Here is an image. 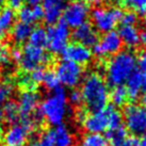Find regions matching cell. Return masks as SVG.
I'll return each instance as SVG.
<instances>
[{"label": "cell", "instance_id": "obj_43", "mask_svg": "<svg viewBox=\"0 0 146 146\" xmlns=\"http://www.w3.org/2000/svg\"><path fill=\"white\" fill-rule=\"evenodd\" d=\"M82 1L88 4V5H90V4H97L99 2V0H82Z\"/></svg>", "mask_w": 146, "mask_h": 146}, {"label": "cell", "instance_id": "obj_48", "mask_svg": "<svg viewBox=\"0 0 146 146\" xmlns=\"http://www.w3.org/2000/svg\"><path fill=\"white\" fill-rule=\"evenodd\" d=\"M4 2H5V0H0V8H1L2 5H3Z\"/></svg>", "mask_w": 146, "mask_h": 146}, {"label": "cell", "instance_id": "obj_6", "mask_svg": "<svg viewBox=\"0 0 146 146\" xmlns=\"http://www.w3.org/2000/svg\"><path fill=\"white\" fill-rule=\"evenodd\" d=\"M48 62L49 54L45 51L44 48L27 44L21 50L19 65L27 73H30L37 68H43V66H45Z\"/></svg>", "mask_w": 146, "mask_h": 146}, {"label": "cell", "instance_id": "obj_29", "mask_svg": "<svg viewBox=\"0 0 146 146\" xmlns=\"http://www.w3.org/2000/svg\"><path fill=\"white\" fill-rule=\"evenodd\" d=\"M42 83L44 84L46 89L50 90V91H54L58 88H60V82H59L57 75L54 72H51V70H45Z\"/></svg>", "mask_w": 146, "mask_h": 146}, {"label": "cell", "instance_id": "obj_19", "mask_svg": "<svg viewBox=\"0 0 146 146\" xmlns=\"http://www.w3.org/2000/svg\"><path fill=\"white\" fill-rule=\"evenodd\" d=\"M118 35L122 40L123 44L129 48H134L140 44V32L135 26L122 25L118 29Z\"/></svg>", "mask_w": 146, "mask_h": 146}, {"label": "cell", "instance_id": "obj_35", "mask_svg": "<svg viewBox=\"0 0 146 146\" xmlns=\"http://www.w3.org/2000/svg\"><path fill=\"white\" fill-rule=\"evenodd\" d=\"M67 99L69 100V102L74 106H79L82 102V95L80 93V91L78 90H73L70 93H69V96L67 97Z\"/></svg>", "mask_w": 146, "mask_h": 146}, {"label": "cell", "instance_id": "obj_14", "mask_svg": "<svg viewBox=\"0 0 146 146\" xmlns=\"http://www.w3.org/2000/svg\"><path fill=\"white\" fill-rule=\"evenodd\" d=\"M126 83V92L130 100H137L146 93V73L142 70H134Z\"/></svg>", "mask_w": 146, "mask_h": 146}, {"label": "cell", "instance_id": "obj_41", "mask_svg": "<svg viewBox=\"0 0 146 146\" xmlns=\"http://www.w3.org/2000/svg\"><path fill=\"white\" fill-rule=\"evenodd\" d=\"M140 43L146 46V29L140 33Z\"/></svg>", "mask_w": 146, "mask_h": 146}, {"label": "cell", "instance_id": "obj_8", "mask_svg": "<svg viewBox=\"0 0 146 146\" xmlns=\"http://www.w3.org/2000/svg\"><path fill=\"white\" fill-rule=\"evenodd\" d=\"M69 37L70 32L68 27L63 21L56 23L47 30V47L54 54H61L68 45Z\"/></svg>", "mask_w": 146, "mask_h": 146}, {"label": "cell", "instance_id": "obj_33", "mask_svg": "<svg viewBox=\"0 0 146 146\" xmlns=\"http://www.w3.org/2000/svg\"><path fill=\"white\" fill-rule=\"evenodd\" d=\"M121 21H122V25H131V26H134V25L137 24V21H138V15L135 13L129 11V12L123 14Z\"/></svg>", "mask_w": 146, "mask_h": 146}, {"label": "cell", "instance_id": "obj_5", "mask_svg": "<svg viewBox=\"0 0 146 146\" xmlns=\"http://www.w3.org/2000/svg\"><path fill=\"white\" fill-rule=\"evenodd\" d=\"M123 14V11L118 8H95L91 13L93 27L102 33L113 31L122 19Z\"/></svg>", "mask_w": 146, "mask_h": 146}, {"label": "cell", "instance_id": "obj_31", "mask_svg": "<svg viewBox=\"0 0 146 146\" xmlns=\"http://www.w3.org/2000/svg\"><path fill=\"white\" fill-rule=\"evenodd\" d=\"M31 146H53L48 131H46V132L42 134L37 140H35V141L31 144Z\"/></svg>", "mask_w": 146, "mask_h": 146}, {"label": "cell", "instance_id": "obj_1", "mask_svg": "<svg viewBox=\"0 0 146 146\" xmlns=\"http://www.w3.org/2000/svg\"><path fill=\"white\" fill-rule=\"evenodd\" d=\"M80 93L82 102L92 112L107 107L110 94L109 88L107 82L98 74L91 73L84 78Z\"/></svg>", "mask_w": 146, "mask_h": 146}, {"label": "cell", "instance_id": "obj_49", "mask_svg": "<svg viewBox=\"0 0 146 146\" xmlns=\"http://www.w3.org/2000/svg\"><path fill=\"white\" fill-rule=\"evenodd\" d=\"M144 25L146 26V14L144 15Z\"/></svg>", "mask_w": 146, "mask_h": 146}, {"label": "cell", "instance_id": "obj_2", "mask_svg": "<svg viewBox=\"0 0 146 146\" xmlns=\"http://www.w3.org/2000/svg\"><path fill=\"white\" fill-rule=\"evenodd\" d=\"M137 57L132 51H119L111 57L107 67L106 76L110 85L118 86L125 83L137 68Z\"/></svg>", "mask_w": 146, "mask_h": 146}, {"label": "cell", "instance_id": "obj_10", "mask_svg": "<svg viewBox=\"0 0 146 146\" xmlns=\"http://www.w3.org/2000/svg\"><path fill=\"white\" fill-rule=\"evenodd\" d=\"M126 129L129 132L140 137L146 134V112L138 105L127 106L124 110Z\"/></svg>", "mask_w": 146, "mask_h": 146}, {"label": "cell", "instance_id": "obj_28", "mask_svg": "<svg viewBox=\"0 0 146 146\" xmlns=\"http://www.w3.org/2000/svg\"><path fill=\"white\" fill-rule=\"evenodd\" d=\"M123 5L135 14H146V0H122Z\"/></svg>", "mask_w": 146, "mask_h": 146}, {"label": "cell", "instance_id": "obj_38", "mask_svg": "<svg viewBox=\"0 0 146 146\" xmlns=\"http://www.w3.org/2000/svg\"><path fill=\"white\" fill-rule=\"evenodd\" d=\"M119 146H140V141L135 137H129Z\"/></svg>", "mask_w": 146, "mask_h": 146}, {"label": "cell", "instance_id": "obj_47", "mask_svg": "<svg viewBox=\"0 0 146 146\" xmlns=\"http://www.w3.org/2000/svg\"><path fill=\"white\" fill-rule=\"evenodd\" d=\"M2 117V106L0 104V118Z\"/></svg>", "mask_w": 146, "mask_h": 146}, {"label": "cell", "instance_id": "obj_46", "mask_svg": "<svg viewBox=\"0 0 146 146\" xmlns=\"http://www.w3.org/2000/svg\"><path fill=\"white\" fill-rule=\"evenodd\" d=\"M3 138V127L1 125V123H0V140Z\"/></svg>", "mask_w": 146, "mask_h": 146}, {"label": "cell", "instance_id": "obj_18", "mask_svg": "<svg viewBox=\"0 0 146 146\" xmlns=\"http://www.w3.org/2000/svg\"><path fill=\"white\" fill-rule=\"evenodd\" d=\"M53 146H73L74 137L64 125L56 126L53 129L48 130Z\"/></svg>", "mask_w": 146, "mask_h": 146}, {"label": "cell", "instance_id": "obj_11", "mask_svg": "<svg viewBox=\"0 0 146 146\" xmlns=\"http://www.w3.org/2000/svg\"><path fill=\"white\" fill-rule=\"evenodd\" d=\"M34 126V121H23L21 123L13 124L3 135L4 144L7 146H24Z\"/></svg>", "mask_w": 146, "mask_h": 146}, {"label": "cell", "instance_id": "obj_3", "mask_svg": "<svg viewBox=\"0 0 146 146\" xmlns=\"http://www.w3.org/2000/svg\"><path fill=\"white\" fill-rule=\"evenodd\" d=\"M68 114V99L64 89L58 88L41 102L38 115L51 126L63 125Z\"/></svg>", "mask_w": 146, "mask_h": 146}, {"label": "cell", "instance_id": "obj_42", "mask_svg": "<svg viewBox=\"0 0 146 146\" xmlns=\"http://www.w3.org/2000/svg\"><path fill=\"white\" fill-rule=\"evenodd\" d=\"M29 5H38L42 2V0H27Z\"/></svg>", "mask_w": 146, "mask_h": 146}, {"label": "cell", "instance_id": "obj_21", "mask_svg": "<svg viewBox=\"0 0 146 146\" xmlns=\"http://www.w3.org/2000/svg\"><path fill=\"white\" fill-rule=\"evenodd\" d=\"M15 17L16 15L14 10L10 7L0 10V45L3 42L7 31L10 30L15 24Z\"/></svg>", "mask_w": 146, "mask_h": 146}, {"label": "cell", "instance_id": "obj_17", "mask_svg": "<svg viewBox=\"0 0 146 146\" xmlns=\"http://www.w3.org/2000/svg\"><path fill=\"white\" fill-rule=\"evenodd\" d=\"M73 37L76 43L86 46V47H94L98 42V34L93 26L89 23L79 26L73 32Z\"/></svg>", "mask_w": 146, "mask_h": 146}, {"label": "cell", "instance_id": "obj_16", "mask_svg": "<svg viewBox=\"0 0 146 146\" xmlns=\"http://www.w3.org/2000/svg\"><path fill=\"white\" fill-rule=\"evenodd\" d=\"M69 0H42L43 18L48 25L58 23Z\"/></svg>", "mask_w": 146, "mask_h": 146}, {"label": "cell", "instance_id": "obj_25", "mask_svg": "<svg viewBox=\"0 0 146 146\" xmlns=\"http://www.w3.org/2000/svg\"><path fill=\"white\" fill-rule=\"evenodd\" d=\"M2 117L10 124H15L19 117V110L17 102H8L2 108Z\"/></svg>", "mask_w": 146, "mask_h": 146}, {"label": "cell", "instance_id": "obj_27", "mask_svg": "<svg viewBox=\"0 0 146 146\" xmlns=\"http://www.w3.org/2000/svg\"><path fill=\"white\" fill-rule=\"evenodd\" d=\"M81 146H109V143L102 133H88L82 138Z\"/></svg>", "mask_w": 146, "mask_h": 146}, {"label": "cell", "instance_id": "obj_13", "mask_svg": "<svg viewBox=\"0 0 146 146\" xmlns=\"http://www.w3.org/2000/svg\"><path fill=\"white\" fill-rule=\"evenodd\" d=\"M40 102V96L33 90H25L18 97L19 117L23 121H33V113L36 110Z\"/></svg>", "mask_w": 146, "mask_h": 146}, {"label": "cell", "instance_id": "obj_24", "mask_svg": "<svg viewBox=\"0 0 146 146\" xmlns=\"http://www.w3.org/2000/svg\"><path fill=\"white\" fill-rule=\"evenodd\" d=\"M29 44L45 48L47 46V30L43 27L32 29V32L29 36Z\"/></svg>", "mask_w": 146, "mask_h": 146}, {"label": "cell", "instance_id": "obj_39", "mask_svg": "<svg viewBox=\"0 0 146 146\" xmlns=\"http://www.w3.org/2000/svg\"><path fill=\"white\" fill-rule=\"evenodd\" d=\"M11 59L13 61H15L16 63H19L21 59V50L18 48H14L11 51Z\"/></svg>", "mask_w": 146, "mask_h": 146}, {"label": "cell", "instance_id": "obj_36", "mask_svg": "<svg viewBox=\"0 0 146 146\" xmlns=\"http://www.w3.org/2000/svg\"><path fill=\"white\" fill-rule=\"evenodd\" d=\"M19 84L21 88H24L25 90H34L35 84L34 82L31 80V78L29 75H24L21 76V78L19 79Z\"/></svg>", "mask_w": 146, "mask_h": 146}, {"label": "cell", "instance_id": "obj_9", "mask_svg": "<svg viewBox=\"0 0 146 146\" xmlns=\"http://www.w3.org/2000/svg\"><path fill=\"white\" fill-rule=\"evenodd\" d=\"M56 75L60 84L66 88H75L77 86L82 80L83 70L81 65H78L74 62L62 60L56 66Z\"/></svg>", "mask_w": 146, "mask_h": 146}, {"label": "cell", "instance_id": "obj_12", "mask_svg": "<svg viewBox=\"0 0 146 146\" xmlns=\"http://www.w3.org/2000/svg\"><path fill=\"white\" fill-rule=\"evenodd\" d=\"M123 42L117 32L110 31L105 33L100 40H98L97 44L93 47V52L97 57H108L114 56L115 53L122 50Z\"/></svg>", "mask_w": 146, "mask_h": 146}, {"label": "cell", "instance_id": "obj_45", "mask_svg": "<svg viewBox=\"0 0 146 146\" xmlns=\"http://www.w3.org/2000/svg\"><path fill=\"white\" fill-rule=\"evenodd\" d=\"M140 146H146V134L143 137V139L140 141Z\"/></svg>", "mask_w": 146, "mask_h": 146}, {"label": "cell", "instance_id": "obj_37", "mask_svg": "<svg viewBox=\"0 0 146 146\" xmlns=\"http://www.w3.org/2000/svg\"><path fill=\"white\" fill-rule=\"evenodd\" d=\"M137 63H138L139 67H140V70L146 73V50H144V51L140 53L139 58L137 59Z\"/></svg>", "mask_w": 146, "mask_h": 146}, {"label": "cell", "instance_id": "obj_20", "mask_svg": "<svg viewBox=\"0 0 146 146\" xmlns=\"http://www.w3.org/2000/svg\"><path fill=\"white\" fill-rule=\"evenodd\" d=\"M19 21L26 24H34L43 19V9L41 5H27L21 7L18 11Z\"/></svg>", "mask_w": 146, "mask_h": 146}, {"label": "cell", "instance_id": "obj_4", "mask_svg": "<svg viewBox=\"0 0 146 146\" xmlns=\"http://www.w3.org/2000/svg\"><path fill=\"white\" fill-rule=\"evenodd\" d=\"M122 122V113L114 106H108L85 115L82 119V125L89 133H102L121 126Z\"/></svg>", "mask_w": 146, "mask_h": 146}, {"label": "cell", "instance_id": "obj_15", "mask_svg": "<svg viewBox=\"0 0 146 146\" xmlns=\"http://www.w3.org/2000/svg\"><path fill=\"white\" fill-rule=\"evenodd\" d=\"M92 51L89 47L83 46L79 43H73L68 44L66 48L63 50L62 56L64 60L74 62L78 65H83L89 63L92 60Z\"/></svg>", "mask_w": 146, "mask_h": 146}, {"label": "cell", "instance_id": "obj_22", "mask_svg": "<svg viewBox=\"0 0 146 146\" xmlns=\"http://www.w3.org/2000/svg\"><path fill=\"white\" fill-rule=\"evenodd\" d=\"M31 32H32L31 25L23 23V21H18L13 25L11 37L16 44H21V43L28 41Z\"/></svg>", "mask_w": 146, "mask_h": 146}, {"label": "cell", "instance_id": "obj_34", "mask_svg": "<svg viewBox=\"0 0 146 146\" xmlns=\"http://www.w3.org/2000/svg\"><path fill=\"white\" fill-rule=\"evenodd\" d=\"M45 70L43 68H37L34 69L32 72H30V78L31 80L34 82V84H38V83H42L43 81V77H44Z\"/></svg>", "mask_w": 146, "mask_h": 146}, {"label": "cell", "instance_id": "obj_30", "mask_svg": "<svg viewBox=\"0 0 146 146\" xmlns=\"http://www.w3.org/2000/svg\"><path fill=\"white\" fill-rule=\"evenodd\" d=\"M13 85L9 82H3L0 83V104L2 105L3 102L8 100L10 96L13 93Z\"/></svg>", "mask_w": 146, "mask_h": 146}, {"label": "cell", "instance_id": "obj_26", "mask_svg": "<svg viewBox=\"0 0 146 146\" xmlns=\"http://www.w3.org/2000/svg\"><path fill=\"white\" fill-rule=\"evenodd\" d=\"M109 99H111V102L114 105V107H121V106H123L127 102V99H128L126 89L123 85L113 86V90L109 94Z\"/></svg>", "mask_w": 146, "mask_h": 146}, {"label": "cell", "instance_id": "obj_40", "mask_svg": "<svg viewBox=\"0 0 146 146\" xmlns=\"http://www.w3.org/2000/svg\"><path fill=\"white\" fill-rule=\"evenodd\" d=\"M24 0H9V4H10V8L11 9H19L23 5Z\"/></svg>", "mask_w": 146, "mask_h": 146}, {"label": "cell", "instance_id": "obj_32", "mask_svg": "<svg viewBox=\"0 0 146 146\" xmlns=\"http://www.w3.org/2000/svg\"><path fill=\"white\" fill-rule=\"evenodd\" d=\"M10 60H11V51L7 46L0 45V65L2 66L8 65L10 63Z\"/></svg>", "mask_w": 146, "mask_h": 146}, {"label": "cell", "instance_id": "obj_23", "mask_svg": "<svg viewBox=\"0 0 146 146\" xmlns=\"http://www.w3.org/2000/svg\"><path fill=\"white\" fill-rule=\"evenodd\" d=\"M107 141L111 146H119L127 139V129L123 125L107 130Z\"/></svg>", "mask_w": 146, "mask_h": 146}, {"label": "cell", "instance_id": "obj_44", "mask_svg": "<svg viewBox=\"0 0 146 146\" xmlns=\"http://www.w3.org/2000/svg\"><path fill=\"white\" fill-rule=\"evenodd\" d=\"M142 105H143V109H144V111L146 112V93L145 94H143V96H142Z\"/></svg>", "mask_w": 146, "mask_h": 146}, {"label": "cell", "instance_id": "obj_7", "mask_svg": "<svg viewBox=\"0 0 146 146\" xmlns=\"http://www.w3.org/2000/svg\"><path fill=\"white\" fill-rule=\"evenodd\" d=\"M90 15V8L82 0L69 1L62 14V21L68 28L76 29L85 24Z\"/></svg>", "mask_w": 146, "mask_h": 146}]
</instances>
